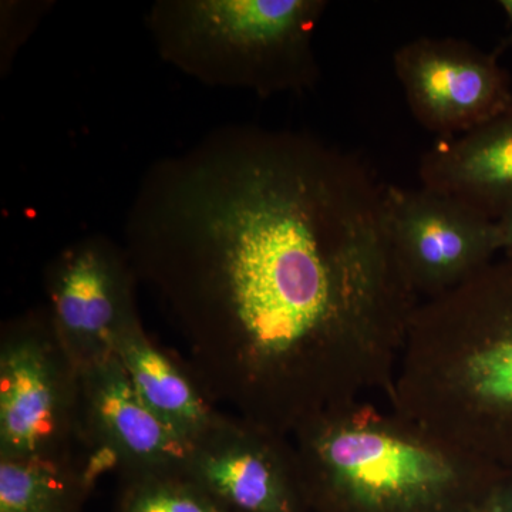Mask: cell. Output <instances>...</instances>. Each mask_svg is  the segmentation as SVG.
Here are the masks:
<instances>
[{"label":"cell","mask_w":512,"mask_h":512,"mask_svg":"<svg viewBox=\"0 0 512 512\" xmlns=\"http://www.w3.org/2000/svg\"><path fill=\"white\" fill-rule=\"evenodd\" d=\"M114 512H227L184 476L121 477Z\"/></svg>","instance_id":"cell-13"},{"label":"cell","mask_w":512,"mask_h":512,"mask_svg":"<svg viewBox=\"0 0 512 512\" xmlns=\"http://www.w3.org/2000/svg\"><path fill=\"white\" fill-rule=\"evenodd\" d=\"M511 512H512V504H511Z\"/></svg>","instance_id":"cell-17"},{"label":"cell","mask_w":512,"mask_h":512,"mask_svg":"<svg viewBox=\"0 0 512 512\" xmlns=\"http://www.w3.org/2000/svg\"><path fill=\"white\" fill-rule=\"evenodd\" d=\"M323 0H161L147 25L165 62L198 82L261 97L318 82Z\"/></svg>","instance_id":"cell-2"},{"label":"cell","mask_w":512,"mask_h":512,"mask_svg":"<svg viewBox=\"0 0 512 512\" xmlns=\"http://www.w3.org/2000/svg\"><path fill=\"white\" fill-rule=\"evenodd\" d=\"M421 187L456 198L491 221L512 212V100L493 119L439 138L421 157Z\"/></svg>","instance_id":"cell-10"},{"label":"cell","mask_w":512,"mask_h":512,"mask_svg":"<svg viewBox=\"0 0 512 512\" xmlns=\"http://www.w3.org/2000/svg\"><path fill=\"white\" fill-rule=\"evenodd\" d=\"M116 356L138 397L191 446L221 419L192 373L148 338L140 319L131 320L120 333Z\"/></svg>","instance_id":"cell-11"},{"label":"cell","mask_w":512,"mask_h":512,"mask_svg":"<svg viewBox=\"0 0 512 512\" xmlns=\"http://www.w3.org/2000/svg\"><path fill=\"white\" fill-rule=\"evenodd\" d=\"M96 480L89 458H0V512H83Z\"/></svg>","instance_id":"cell-12"},{"label":"cell","mask_w":512,"mask_h":512,"mask_svg":"<svg viewBox=\"0 0 512 512\" xmlns=\"http://www.w3.org/2000/svg\"><path fill=\"white\" fill-rule=\"evenodd\" d=\"M136 281L126 249L100 235L74 242L52 262L47 313L77 372L116 355L120 333L138 318Z\"/></svg>","instance_id":"cell-5"},{"label":"cell","mask_w":512,"mask_h":512,"mask_svg":"<svg viewBox=\"0 0 512 512\" xmlns=\"http://www.w3.org/2000/svg\"><path fill=\"white\" fill-rule=\"evenodd\" d=\"M498 5L503 9L505 19H507L508 36L504 40L505 46H512V0H501Z\"/></svg>","instance_id":"cell-16"},{"label":"cell","mask_w":512,"mask_h":512,"mask_svg":"<svg viewBox=\"0 0 512 512\" xmlns=\"http://www.w3.org/2000/svg\"><path fill=\"white\" fill-rule=\"evenodd\" d=\"M497 229L500 249L507 252L508 258H512V212L497 221Z\"/></svg>","instance_id":"cell-15"},{"label":"cell","mask_w":512,"mask_h":512,"mask_svg":"<svg viewBox=\"0 0 512 512\" xmlns=\"http://www.w3.org/2000/svg\"><path fill=\"white\" fill-rule=\"evenodd\" d=\"M309 460L323 487L369 512H419L453 480L440 454L373 426H320Z\"/></svg>","instance_id":"cell-4"},{"label":"cell","mask_w":512,"mask_h":512,"mask_svg":"<svg viewBox=\"0 0 512 512\" xmlns=\"http://www.w3.org/2000/svg\"><path fill=\"white\" fill-rule=\"evenodd\" d=\"M410 111L439 138L460 136L510 104L511 77L498 52L456 37H417L393 55Z\"/></svg>","instance_id":"cell-6"},{"label":"cell","mask_w":512,"mask_h":512,"mask_svg":"<svg viewBox=\"0 0 512 512\" xmlns=\"http://www.w3.org/2000/svg\"><path fill=\"white\" fill-rule=\"evenodd\" d=\"M259 429L221 416L192 446L184 477L227 512H302L301 477Z\"/></svg>","instance_id":"cell-9"},{"label":"cell","mask_w":512,"mask_h":512,"mask_svg":"<svg viewBox=\"0 0 512 512\" xmlns=\"http://www.w3.org/2000/svg\"><path fill=\"white\" fill-rule=\"evenodd\" d=\"M80 375L49 313L9 325L0 345V458L74 456Z\"/></svg>","instance_id":"cell-3"},{"label":"cell","mask_w":512,"mask_h":512,"mask_svg":"<svg viewBox=\"0 0 512 512\" xmlns=\"http://www.w3.org/2000/svg\"><path fill=\"white\" fill-rule=\"evenodd\" d=\"M386 185L359 157L292 131L231 127L151 168L126 252L190 348L208 397L262 426L291 410L313 348L409 322Z\"/></svg>","instance_id":"cell-1"},{"label":"cell","mask_w":512,"mask_h":512,"mask_svg":"<svg viewBox=\"0 0 512 512\" xmlns=\"http://www.w3.org/2000/svg\"><path fill=\"white\" fill-rule=\"evenodd\" d=\"M49 5L42 2H3L2 15H0V64L2 74L9 70L10 64L15 59L16 52L25 45L26 40L35 32L37 25Z\"/></svg>","instance_id":"cell-14"},{"label":"cell","mask_w":512,"mask_h":512,"mask_svg":"<svg viewBox=\"0 0 512 512\" xmlns=\"http://www.w3.org/2000/svg\"><path fill=\"white\" fill-rule=\"evenodd\" d=\"M384 204L394 251L413 291L444 295L500 251L497 222L456 198L386 185Z\"/></svg>","instance_id":"cell-7"},{"label":"cell","mask_w":512,"mask_h":512,"mask_svg":"<svg viewBox=\"0 0 512 512\" xmlns=\"http://www.w3.org/2000/svg\"><path fill=\"white\" fill-rule=\"evenodd\" d=\"M79 375V439L96 478L185 476L191 444L148 409L116 355Z\"/></svg>","instance_id":"cell-8"}]
</instances>
